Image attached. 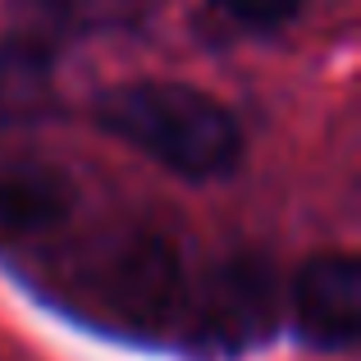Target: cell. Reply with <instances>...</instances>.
<instances>
[{
	"instance_id": "cell-1",
	"label": "cell",
	"mask_w": 361,
	"mask_h": 361,
	"mask_svg": "<svg viewBox=\"0 0 361 361\" xmlns=\"http://www.w3.org/2000/svg\"><path fill=\"white\" fill-rule=\"evenodd\" d=\"M0 270L87 334L183 361L211 256H197L169 224L82 202L60 233Z\"/></svg>"
},
{
	"instance_id": "cell-2",
	"label": "cell",
	"mask_w": 361,
	"mask_h": 361,
	"mask_svg": "<svg viewBox=\"0 0 361 361\" xmlns=\"http://www.w3.org/2000/svg\"><path fill=\"white\" fill-rule=\"evenodd\" d=\"M87 119L101 137L147 156L178 183H224L247 165L238 110L183 78H123L97 87Z\"/></svg>"
},
{
	"instance_id": "cell-3",
	"label": "cell",
	"mask_w": 361,
	"mask_h": 361,
	"mask_svg": "<svg viewBox=\"0 0 361 361\" xmlns=\"http://www.w3.org/2000/svg\"><path fill=\"white\" fill-rule=\"evenodd\" d=\"M283 279L261 252L211 256L183 361H247L283 334Z\"/></svg>"
},
{
	"instance_id": "cell-4",
	"label": "cell",
	"mask_w": 361,
	"mask_h": 361,
	"mask_svg": "<svg viewBox=\"0 0 361 361\" xmlns=\"http://www.w3.org/2000/svg\"><path fill=\"white\" fill-rule=\"evenodd\" d=\"M283 334L311 357H348L361 338V261L311 252L283 279Z\"/></svg>"
},
{
	"instance_id": "cell-5",
	"label": "cell",
	"mask_w": 361,
	"mask_h": 361,
	"mask_svg": "<svg viewBox=\"0 0 361 361\" xmlns=\"http://www.w3.org/2000/svg\"><path fill=\"white\" fill-rule=\"evenodd\" d=\"M211 9H220L229 23H238L243 32H256V37H270V32H283L288 23H298L307 14L311 0H206Z\"/></svg>"
}]
</instances>
